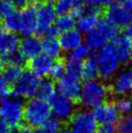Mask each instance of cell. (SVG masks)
<instances>
[{
  "instance_id": "cell-16",
  "label": "cell",
  "mask_w": 132,
  "mask_h": 133,
  "mask_svg": "<svg viewBox=\"0 0 132 133\" xmlns=\"http://www.w3.org/2000/svg\"><path fill=\"white\" fill-rule=\"evenodd\" d=\"M131 42L124 35H117L111 39V46L114 48L120 63H126L130 59Z\"/></svg>"
},
{
  "instance_id": "cell-12",
  "label": "cell",
  "mask_w": 132,
  "mask_h": 133,
  "mask_svg": "<svg viewBox=\"0 0 132 133\" xmlns=\"http://www.w3.org/2000/svg\"><path fill=\"white\" fill-rule=\"evenodd\" d=\"M20 38L16 33L4 30L0 33V63L5 64L10 54L18 51Z\"/></svg>"
},
{
  "instance_id": "cell-39",
  "label": "cell",
  "mask_w": 132,
  "mask_h": 133,
  "mask_svg": "<svg viewBox=\"0 0 132 133\" xmlns=\"http://www.w3.org/2000/svg\"><path fill=\"white\" fill-rule=\"evenodd\" d=\"M5 1L8 2L10 5H12L15 8L22 9L25 6H26L31 2V0H5Z\"/></svg>"
},
{
  "instance_id": "cell-6",
  "label": "cell",
  "mask_w": 132,
  "mask_h": 133,
  "mask_svg": "<svg viewBox=\"0 0 132 133\" xmlns=\"http://www.w3.org/2000/svg\"><path fill=\"white\" fill-rule=\"evenodd\" d=\"M41 80L30 71L24 72L19 80L11 86V94L15 97L31 98L36 94Z\"/></svg>"
},
{
  "instance_id": "cell-4",
  "label": "cell",
  "mask_w": 132,
  "mask_h": 133,
  "mask_svg": "<svg viewBox=\"0 0 132 133\" xmlns=\"http://www.w3.org/2000/svg\"><path fill=\"white\" fill-rule=\"evenodd\" d=\"M96 61L99 67V74L104 80H109L116 74L120 66V60L114 48L111 45H105L99 49Z\"/></svg>"
},
{
  "instance_id": "cell-20",
  "label": "cell",
  "mask_w": 132,
  "mask_h": 133,
  "mask_svg": "<svg viewBox=\"0 0 132 133\" xmlns=\"http://www.w3.org/2000/svg\"><path fill=\"white\" fill-rule=\"evenodd\" d=\"M100 76L99 74V67L94 56H88L82 64V72L81 77L86 82L88 81L96 80Z\"/></svg>"
},
{
  "instance_id": "cell-27",
  "label": "cell",
  "mask_w": 132,
  "mask_h": 133,
  "mask_svg": "<svg viewBox=\"0 0 132 133\" xmlns=\"http://www.w3.org/2000/svg\"><path fill=\"white\" fill-rule=\"evenodd\" d=\"M64 72H65V60L59 56L55 58L54 61L52 63L48 74L50 75L51 80L58 81L62 76L64 75Z\"/></svg>"
},
{
  "instance_id": "cell-10",
  "label": "cell",
  "mask_w": 132,
  "mask_h": 133,
  "mask_svg": "<svg viewBox=\"0 0 132 133\" xmlns=\"http://www.w3.org/2000/svg\"><path fill=\"white\" fill-rule=\"evenodd\" d=\"M57 88L61 95L73 102H80L81 92V84L79 79L64 75L58 80Z\"/></svg>"
},
{
  "instance_id": "cell-19",
  "label": "cell",
  "mask_w": 132,
  "mask_h": 133,
  "mask_svg": "<svg viewBox=\"0 0 132 133\" xmlns=\"http://www.w3.org/2000/svg\"><path fill=\"white\" fill-rule=\"evenodd\" d=\"M41 51L44 54L47 55L50 58H57L60 56L61 46L59 41L56 37L52 36H44L42 40H40Z\"/></svg>"
},
{
  "instance_id": "cell-24",
  "label": "cell",
  "mask_w": 132,
  "mask_h": 133,
  "mask_svg": "<svg viewBox=\"0 0 132 133\" xmlns=\"http://www.w3.org/2000/svg\"><path fill=\"white\" fill-rule=\"evenodd\" d=\"M24 72L25 71L21 65L8 63L5 64V68L3 69V76L6 79L10 85H13L21 78Z\"/></svg>"
},
{
  "instance_id": "cell-40",
  "label": "cell",
  "mask_w": 132,
  "mask_h": 133,
  "mask_svg": "<svg viewBox=\"0 0 132 133\" xmlns=\"http://www.w3.org/2000/svg\"><path fill=\"white\" fill-rule=\"evenodd\" d=\"M33 133H54V132L50 130L49 129H47L45 126H44V125H41V126L37 127L33 131Z\"/></svg>"
},
{
  "instance_id": "cell-26",
  "label": "cell",
  "mask_w": 132,
  "mask_h": 133,
  "mask_svg": "<svg viewBox=\"0 0 132 133\" xmlns=\"http://www.w3.org/2000/svg\"><path fill=\"white\" fill-rule=\"evenodd\" d=\"M74 25H75V19L70 14L60 15L53 23V26L56 28L59 33L61 32L64 33L71 29H73Z\"/></svg>"
},
{
  "instance_id": "cell-21",
  "label": "cell",
  "mask_w": 132,
  "mask_h": 133,
  "mask_svg": "<svg viewBox=\"0 0 132 133\" xmlns=\"http://www.w3.org/2000/svg\"><path fill=\"white\" fill-rule=\"evenodd\" d=\"M99 15L87 12L86 14H84L78 19L77 24H76L78 31L89 33V32L94 30L99 23Z\"/></svg>"
},
{
  "instance_id": "cell-9",
  "label": "cell",
  "mask_w": 132,
  "mask_h": 133,
  "mask_svg": "<svg viewBox=\"0 0 132 133\" xmlns=\"http://www.w3.org/2000/svg\"><path fill=\"white\" fill-rule=\"evenodd\" d=\"M103 14L110 23L118 28H125L132 20L130 10L119 3H112L105 7Z\"/></svg>"
},
{
  "instance_id": "cell-48",
  "label": "cell",
  "mask_w": 132,
  "mask_h": 133,
  "mask_svg": "<svg viewBox=\"0 0 132 133\" xmlns=\"http://www.w3.org/2000/svg\"><path fill=\"white\" fill-rule=\"evenodd\" d=\"M1 68H2V64H1V63H0V70H1Z\"/></svg>"
},
{
  "instance_id": "cell-1",
  "label": "cell",
  "mask_w": 132,
  "mask_h": 133,
  "mask_svg": "<svg viewBox=\"0 0 132 133\" xmlns=\"http://www.w3.org/2000/svg\"><path fill=\"white\" fill-rule=\"evenodd\" d=\"M24 104L13 95L0 98V118L9 128L18 127L24 122Z\"/></svg>"
},
{
  "instance_id": "cell-41",
  "label": "cell",
  "mask_w": 132,
  "mask_h": 133,
  "mask_svg": "<svg viewBox=\"0 0 132 133\" xmlns=\"http://www.w3.org/2000/svg\"><path fill=\"white\" fill-rule=\"evenodd\" d=\"M124 35H125L127 38H129V40L132 39V24H129V25H128L127 26L125 27Z\"/></svg>"
},
{
  "instance_id": "cell-22",
  "label": "cell",
  "mask_w": 132,
  "mask_h": 133,
  "mask_svg": "<svg viewBox=\"0 0 132 133\" xmlns=\"http://www.w3.org/2000/svg\"><path fill=\"white\" fill-rule=\"evenodd\" d=\"M55 84L53 80L41 81L36 91L37 98L42 99L45 102H50L52 98L55 95Z\"/></svg>"
},
{
  "instance_id": "cell-43",
  "label": "cell",
  "mask_w": 132,
  "mask_h": 133,
  "mask_svg": "<svg viewBox=\"0 0 132 133\" xmlns=\"http://www.w3.org/2000/svg\"><path fill=\"white\" fill-rule=\"evenodd\" d=\"M124 6L128 8L129 10H132V0H124Z\"/></svg>"
},
{
  "instance_id": "cell-2",
  "label": "cell",
  "mask_w": 132,
  "mask_h": 133,
  "mask_svg": "<svg viewBox=\"0 0 132 133\" xmlns=\"http://www.w3.org/2000/svg\"><path fill=\"white\" fill-rule=\"evenodd\" d=\"M51 108L47 102L39 98L29 100L24 106V121L32 127H39L51 116Z\"/></svg>"
},
{
  "instance_id": "cell-44",
  "label": "cell",
  "mask_w": 132,
  "mask_h": 133,
  "mask_svg": "<svg viewBox=\"0 0 132 133\" xmlns=\"http://www.w3.org/2000/svg\"><path fill=\"white\" fill-rule=\"evenodd\" d=\"M61 133H72V131L67 130V129H64V130H62V131H61Z\"/></svg>"
},
{
  "instance_id": "cell-3",
  "label": "cell",
  "mask_w": 132,
  "mask_h": 133,
  "mask_svg": "<svg viewBox=\"0 0 132 133\" xmlns=\"http://www.w3.org/2000/svg\"><path fill=\"white\" fill-rule=\"evenodd\" d=\"M109 92V87L102 82L96 80L88 81L81 86L80 102L86 108H95L103 103Z\"/></svg>"
},
{
  "instance_id": "cell-5",
  "label": "cell",
  "mask_w": 132,
  "mask_h": 133,
  "mask_svg": "<svg viewBox=\"0 0 132 133\" xmlns=\"http://www.w3.org/2000/svg\"><path fill=\"white\" fill-rule=\"evenodd\" d=\"M39 0H31V2L20 10L17 14L18 30L24 36H32L37 29V7Z\"/></svg>"
},
{
  "instance_id": "cell-25",
  "label": "cell",
  "mask_w": 132,
  "mask_h": 133,
  "mask_svg": "<svg viewBox=\"0 0 132 133\" xmlns=\"http://www.w3.org/2000/svg\"><path fill=\"white\" fill-rule=\"evenodd\" d=\"M85 43H86V46L89 49L98 50L105 46L108 41L100 35L97 30L94 29L87 33L86 37H85Z\"/></svg>"
},
{
  "instance_id": "cell-42",
  "label": "cell",
  "mask_w": 132,
  "mask_h": 133,
  "mask_svg": "<svg viewBox=\"0 0 132 133\" xmlns=\"http://www.w3.org/2000/svg\"><path fill=\"white\" fill-rule=\"evenodd\" d=\"M9 129L10 128L3 121L0 119V133H8Z\"/></svg>"
},
{
  "instance_id": "cell-34",
  "label": "cell",
  "mask_w": 132,
  "mask_h": 133,
  "mask_svg": "<svg viewBox=\"0 0 132 133\" xmlns=\"http://www.w3.org/2000/svg\"><path fill=\"white\" fill-rule=\"evenodd\" d=\"M117 110L119 113L121 114H127L130 113L132 111V101L129 98H123L120 99L116 104Z\"/></svg>"
},
{
  "instance_id": "cell-33",
  "label": "cell",
  "mask_w": 132,
  "mask_h": 133,
  "mask_svg": "<svg viewBox=\"0 0 132 133\" xmlns=\"http://www.w3.org/2000/svg\"><path fill=\"white\" fill-rule=\"evenodd\" d=\"M15 7L5 0H0V21L15 14Z\"/></svg>"
},
{
  "instance_id": "cell-18",
  "label": "cell",
  "mask_w": 132,
  "mask_h": 133,
  "mask_svg": "<svg viewBox=\"0 0 132 133\" xmlns=\"http://www.w3.org/2000/svg\"><path fill=\"white\" fill-rule=\"evenodd\" d=\"M59 44H60L61 49L65 52H71L81 44L82 42V35L81 33L78 30L71 29L69 31L64 32L61 35L59 39Z\"/></svg>"
},
{
  "instance_id": "cell-15",
  "label": "cell",
  "mask_w": 132,
  "mask_h": 133,
  "mask_svg": "<svg viewBox=\"0 0 132 133\" xmlns=\"http://www.w3.org/2000/svg\"><path fill=\"white\" fill-rule=\"evenodd\" d=\"M52 63H53L52 58L48 57L45 54H40L29 60L27 63V66L32 74L40 78L49 74Z\"/></svg>"
},
{
  "instance_id": "cell-8",
  "label": "cell",
  "mask_w": 132,
  "mask_h": 133,
  "mask_svg": "<svg viewBox=\"0 0 132 133\" xmlns=\"http://www.w3.org/2000/svg\"><path fill=\"white\" fill-rule=\"evenodd\" d=\"M72 133H96L97 122L92 112L81 110L70 118Z\"/></svg>"
},
{
  "instance_id": "cell-36",
  "label": "cell",
  "mask_w": 132,
  "mask_h": 133,
  "mask_svg": "<svg viewBox=\"0 0 132 133\" xmlns=\"http://www.w3.org/2000/svg\"><path fill=\"white\" fill-rule=\"evenodd\" d=\"M11 94V85L7 82L6 79L0 74V98L6 97Z\"/></svg>"
},
{
  "instance_id": "cell-14",
  "label": "cell",
  "mask_w": 132,
  "mask_h": 133,
  "mask_svg": "<svg viewBox=\"0 0 132 133\" xmlns=\"http://www.w3.org/2000/svg\"><path fill=\"white\" fill-rule=\"evenodd\" d=\"M110 92L116 95H125L132 92V69H127L119 74L109 87Z\"/></svg>"
},
{
  "instance_id": "cell-11",
  "label": "cell",
  "mask_w": 132,
  "mask_h": 133,
  "mask_svg": "<svg viewBox=\"0 0 132 133\" xmlns=\"http://www.w3.org/2000/svg\"><path fill=\"white\" fill-rule=\"evenodd\" d=\"M49 102L51 111L57 119H70L73 111V103L72 101L61 95L60 93H55Z\"/></svg>"
},
{
  "instance_id": "cell-49",
  "label": "cell",
  "mask_w": 132,
  "mask_h": 133,
  "mask_svg": "<svg viewBox=\"0 0 132 133\" xmlns=\"http://www.w3.org/2000/svg\"><path fill=\"white\" fill-rule=\"evenodd\" d=\"M46 1H51V0H46Z\"/></svg>"
},
{
  "instance_id": "cell-28",
  "label": "cell",
  "mask_w": 132,
  "mask_h": 133,
  "mask_svg": "<svg viewBox=\"0 0 132 133\" xmlns=\"http://www.w3.org/2000/svg\"><path fill=\"white\" fill-rule=\"evenodd\" d=\"M82 64L83 63L79 60H72L68 59L65 62V72L66 74L71 77L79 79L81 77V72H82Z\"/></svg>"
},
{
  "instance_id": "cell-37",
  "label": "cell",
  "mask_w": 132,
  "mask_h": 133,
  "mask_svg": "<svg viewBox=\"0 0 132 133\" xmlns=\"http://www.w3.org/2000/svg\"><path fill=\"white\" fill-rule=\"evenodd\" d=\"M88 6H100L107 7L110 4H112L113 0H84Z\"/></svg>"
},
{
  "instance_id": "cell-30",
  "label": "cell",
  "mask_w": 132,
  "mask_h": 133,
  "mask_svg": "<svg viewBox=\"0 0 132 133\" xmlns=\"http://www.w3.org/2000/svg\"><path fill=\"white\" fill-rule=\"evenodd\" d=\"M116 131L119 133H132V116H124L118 119Z\"/></svg>"
},
{
  "instance_id": "cell-13",
  "label": "cell",
  "mask_w": 132,
  "mask_h": 133,
  "mask_svg": "<svg viewBox=\"0 0 132 133\" xmlns=\"http://www.w3.org/2000/svg\"><path fill=\"white\" fill-rule=\"evenodd\" d=\"M92 115L96 122L100 124H113L119 119V111L116 104L111 102H104L95 107Z\"/></svg>"
},
{
  "instance_id": "cell-17",
  "label": "cell",
  "mask_w": 132,
  "mask_h": 133,
  "mask_svg": "<svg viewBox=\"0 0 132 133\" xmlns=\"http://www.w3.org/2000/svg\"><path fill=\"white\" fill-rule=\"evenodd\" d=\"M18 50L25 60L32 59L41 54L40 40L33 35L24 37L22 40H20Z\"/></svg>"
},
{
  "instance_id": "cell-7",
  "label": "cell",
  "mask_w": 132,
  "mask_h": 133,
  "mask_svg": "<svg viewBox=\"0 0 132 133\" xmlns=\"http://www.w3.org/2000/svg\"><path fill=\"white\" fill-rule=\"evenodd\" d=\"M56 19V11L54 5L50 1L39 2L37 7V35H44L48 29L53 25Z\"/></svg>"
},
{
  "instance_id": "cell-38",
  "label": "cell",
  "mask_w": 132,
  "mask_h": 133,
  "mask_svg": "<svg viewBox=\"0 0 132 133\" xmlns=\"http://www.w3.org/2000/svg\"><path fill=\"white\" fill-rule=\"evenodd\" d=\"M97 133H115L116 127L113 124H100L97 129Z\"/></svg>"
},
{
  "instance_id": "cell-35",
  "label": "cell",
  "mask_w": 132,
  "mask_h": 133,
  "mask_svg": "<svg viewBox=\"0 0 132 133\" xmlns=\"http://www.w3.org/2000/svg\"><path fill=\"white\" fill-rule=\"evenodd\" d=\"M25 62V59L19 51H16L15 53L8 56V57L5 59V64H8V63H12V64H16V65H23Z\"/></svg>"
},
{
  "instance_id": "cell-46",
  "label": "cell",
  "mask_w": 132,
  "mask_h": 133,
  "mask_svg": "<svg viewBox=\"0 0 132 133\" xmlns=\"http://www.w3.org/2000/svg\"><path fill=\"white\" fill-rule=\"evenodd\" d=\"M130 59L132 60V43L130 44Z\"/></svg>"
},
{
  "instance_id": "cell-45",
  "label": "cell",
  "mask_w": 132,
  "mask_h": 133,
  "mask_svg": "<svg viewBox=\"0 0 132 133\" xmlns=\"http://www.w3.org/2000/svg\"><path fill=\"white\" fill-rule=\"evenodd\" d=\"M2 31H4V25H3V23L0 21V33H1Z\"/></svg>"
},
{
  "instance_id": "cell-23",
  "label": "cell",
  "mask_w": 132,
  "mask_h": 133,
  "mask_svg": "<svg viewBox=\"0 0 132 133\" xmlns=\"http://www.w3.org/2000/svg\"><path fill=\"white\" fill-rule=\"evenodd\" d=\"M95 29L99 32L108 42L118 35V27L115 26L112 23H110L107 18L100 19Z\"/></svg>"
},
{
  "instance_id": "cell-29",
  "label": "cell",
  "mask_w": 132,
  "mask_h": 133,
  "mask_svg": "<svg viewBox=\"0 0 132 133\" xmlns=\"http://www.w3.org/2000/svg\"><path fill=\"white\" fill-rule=\"evenodd\" d=\"M82 3V0H57L55 2L54 8L56 14L65 15L71 12L75 5Z\"/></svg>"
},
{
  "instance_id": "cell-47",
  "label": "cell",
  "mask_w": 132,
  "mask_h": 133,
  "mask_svg": "<svg viewBox=\"0 0 132 133\" xmlns=\"http://www.w3.org/2000/svg\"><path fill=\"white\" fill-rule=\"evenodd\" d=\"M118 2H121V1H124V0H117Z\"/></svg>"
},
{
  "instance_id": "cell-31",
  "label": "cell",
  "mask_w": 132,
  "mask_h": 133,
  "mask_svg": "<svg viewBox=\"0 0 132 133\" xmlns=\"http://www.w3.org/2000/svg\"><path fill=\"white\" fill-rule=\"evenodd\" d=\"M89 56V48L86 46V44H80L76 48H74L72 51H71V54H69L68 59L72 60H79L81 61L84 58H87Z\"/></svg>"
},
{
  "instance_id": "cell-32",
  "label": "cell",
  "mask_w": 132,
  "mask_h": 133,
  "mask_svg": "<svg viewBox=\"0 0 132 133\" xmlns=\"http://www.w3.org/2000/svg\"><path fill=\"white\" fill-rule=\"evenodd\" d=\"M3 25L6 31L14 32L16 33L18 30V17L17 14H13L10 16L6 17L5 20H3Z\"/></svg>"
}]
</instances>
